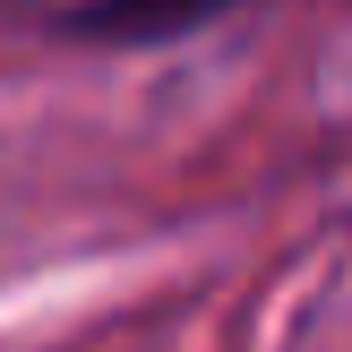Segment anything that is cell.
I'll return each mask as SVG.
<instances>
[{"mask_svg": "<svg viewBox=\"0 0 352 352\" xmlns=\"http://www.w3.org/2000/svg\"><path fill=\"white\" fill-rule=\"evenodd\" d=\"M232 0H86L69 26L78 34H103V43H155V34H189L206 17H223Z\"/></svg>", "mask_w": 352, "mask_h": 352, "instance_id": "6da1fadb", "label": "cell"}]
</instances>
